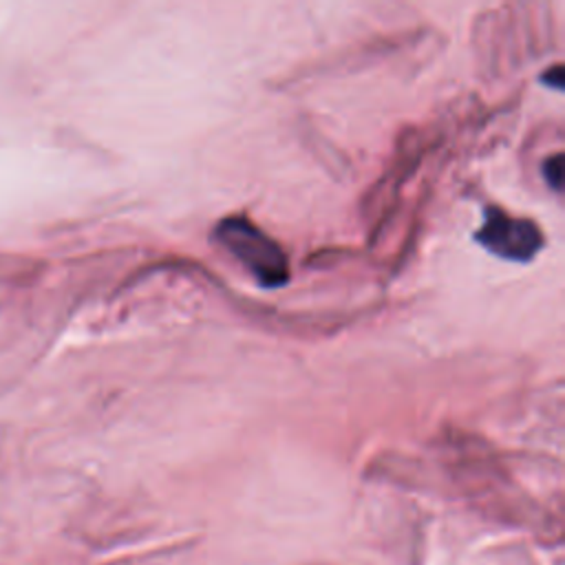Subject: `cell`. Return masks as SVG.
Masks as SVG:
<instances>
[{
	"instance_id": "obj_3",
	"label": "cell",
	"mask_w": 565,
	"mask_h": 565,
	"mask_svg": "<svg viewBox=\"0 0 565 565\" xmlns=\"http://www.w3.org/2000/svg\"><path fill=\"white\" fill-rule=\"evenodd\" d=\"M543 177L545 181L552 185V190H561V181H563V157L554 154L543 163Z\"/></svg>"
},
{
	"instance_id": "obj_1",
	"label": "cell",
	"mask_w": 565,
	"mask_h": 565,
	"mask_svg": "<svg viewBox=\"0 0 565 565\" xmlns=\"http://www.w3.org/2000/svg\"><path fill=\"white\" fill-rule=\"evenodd\" d=\"M214 238L245 265V269L263 287H280L289 278V260L282 247L245 216H227L216 230Z\"/></svg>"
},
{
	"instance_id": "obj_4",
	"label": "cell",
	"mask_w": 565,
	"mask_h": 565,
	"mask_svg": "<svg viewBox=\"0 0 565 565\" xmlns=\"http://www.w3.org/2000/svg\"><path fill=\"white\" fill-rule=\"evenodd\" d=\"M541 82L543 84H547V86H552L554 90H561L563 88V66H554V68H550L543 77H541Z\"/></svg>"
},
{
	"instance_id": "obj_2",
	"label": "cell",
	"mask_w": 565,
	"mask_h": 565,
	"mask_svg": "<svg viewBox=\"0 0 565 565\" xmlns=\"http://www.w3.org/2000/svg\"><path fill=\"white\" fill-rule=\"evenodd\" d=\"M477 241L499 258L525 263L543 247V234L530 218L510 216L499 207H486Z\"/></svg>"
}]
</instances>
